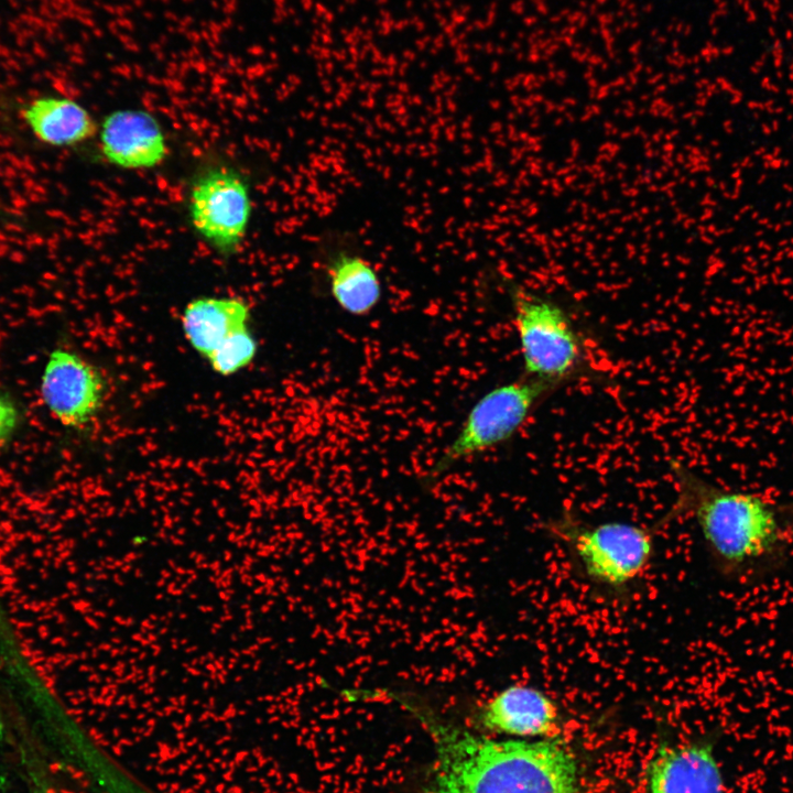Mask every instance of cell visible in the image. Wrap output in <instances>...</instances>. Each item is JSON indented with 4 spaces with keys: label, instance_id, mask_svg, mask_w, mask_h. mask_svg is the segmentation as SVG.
Returning a JSON list of instances; mask_svg holds the SVG:
<instances>
[{
    "label": "cell",
    "instance_id": "cell-1",
    "mask_svg": "<svg viewBox=\"0 0 793 793\" xmlns=\"http://www.w3.org/2000/svg\"><path fill=\"white\" fill-rule=\"evenodd\" d=\"M387 695L430 736L433 761L427 793H578V764L563 742L492 739L449 720L416 697Z\"/></svg>",
    "mask_w": 793,
    "mask_h": 793
},
{
    "label": "cell",
    "instance_id": "cell-2",
    "mask_svg": "<svg viewBox=\"0 0 793 793\" xmlns=\"http://www.w3.org/2000/svg\"><path fill=\"white\" fill-rule=\"evenodd\" d=\"M676 496L660 525L693 518L715 560L736 569L773 552L782 540L774 504L760 495L719 487L691 469L673 466Z\"/></svg>",
    "mask_w": 793,
    "mask_h": 793
},
{
    "label": "cell",
    "instance_id": "cell-3",
    "mask_svg": "<svg viewBox=\"0 0 793 793\" xmlns=\"http://www.w3.org/2000/svg\"><path fill=\"white\" fill-rule=\"evenodd\" d=\"M524 376L556 387L572 379L585 363L586 347L566 309L552 298L511 289Z\"/></svg>",
    "mask_w": 793,
    "mask_h": 793
},
{
    "label": "cell",
    "instance_id": "cell-4",
    "mask_svg": "<svg viewBox=\"0 0 793 793\" xmlns=\"http://www.w3.org/2000/svg\"><path fill=\"white\" fill-rule=\"evenodd\" d=\"M547 528L567 546L588 579L609 588H623L638 579L653 557V532L642 525L622 521L589 524L563 515Z\"/></svg>",
    "mask_w": 793,
    "mask_h": 793
},
{
    "label": "cell",
    "instance_id": "cell-5",
    "mask_svg": "<svg viewBox=\"0 0 793 793\" xmlns=\"http://www.w3.org/2000/svg\"><path fill=\"white\" fill-rule=\"evenodd\" d=\"M556 388L524 376L486 392L470 408L456 436L433 464L430 477H438L457 463L508 442Z\"/></svg>",
    "mask_w": 793,
    "mask_h": 793
},
{
    "label": "cell",
    "instance_id": "cell-6",
    "mask_svg": "<svg viewBox=\"0 0 793 793\" xmlns=\"http://www.w3.org/2000/svg\"><path fill=\"white\" fill-rule=\"evenodd\" d=\"M252 204L243 176L228 166H210L195 180L188 196V216L195 231L221 254L240 247Z\"/></svg>",
    "mask_w": 793,
    "mask_h": 793
},
{
    "label": "cell",
    "instance_id": "cell-7",
    "mask_svg": "<svg viewBox=\"0 0 793 793\" xmlns=\"http://www.w3.org/2000/svg\"><path fill=\"white\" fill-rule=\"evenodd\" d=\"M104 372L79 354L54 349L41 379L44 404L63 425L80 428L102 410L108 395Z\"/></svg>",
    "mask_w": 793,
    "mask_h": 793
},
{
    "label": "cell",
    "instance_id": "cell-8",
    "mask_svg": "<svg viewBox=\"0 0 793 793\" xmlns=\"http://www.w3.org/2000/svg\"><path fill=\"white\" fill-rule=\"evenodd\" d=\"M99 139L107 162L124 170L153 169L170 151L159 120L140 109L110 112L101 122Z\"/></svg>",
    "mask_w": 793,
    "mask_h": 793
},
{
    "label": "cell",
    "instance_id": "cell-9",
    "mask_svg": "<svg viewBox=\"0 0 793 793\" xmlns=\"http://www.w3.org/2000/svg\"><path fill=\"white\" fill-rule=\"evenodd\" d=\"M647 793H726L725 779L709 740L665 747L651 760Z\"/></svg>",
    "mask_w": 793,
    "mask_h": 793
},
{
    "label": "cell",
    "instance_id": "cell-10",
    "mask_svg": "<svg viewBox=\"0 0 793 793\" xmlns=\"http://www.w3.org/2000/svg\"><path fill=\"white\" fill-rule=\"evenodd\" d=\"M558 720L555 700L528 684L507 686L482 704L477 714L481 728L521 738L548 736L557 729Z\"/></svg>",
    "mask_w": 793,
    "mask_h": 793
},
{
    "label": "cell",
    "instance_id": "cell-11",
    "mask_svg": "<svg viewBox=\"0 0 793 793\" xmlns=\"http://www.w3.org/2000/svg\"><path fill=\"white\" fill-rule=\"evenodd\" d=\"M249 304L237 296H202L185 306L182 328L189 345L205 359L233 334L249 328Z\"/></svg>",
    "mask_w": 793,
    "mask_h": 793
},
{
    "label": "cell",
    "instance_id": "cell-12",
    "mask_svg": "<svg viewBox=\"0 0 793 793\" xmlns=\"http://www.w3.org/2000/svg\"><path fill=\"white\" fill-rule=\"evenodd\" d=\"M329 292L347 314L366 316L382 297V283L374 267L348 250L330 254L326 262Z\"/></svg>",
    "mask_w": 793,
    "mask_h": 793
},
{
    "label": "cell",
    "instance_id": "cell-13",
    "mask_svg": "<svg viewBox=\"0 0 793 793\" xmlns=\"http://www.w3.org/2000/svg\"><path fill=\"white\" fill-rule=\"evenodd\" d=\"M23 118L41 141L55 146L83 142L97 131L90 113L68 98L34 99L24 108Z\"/></svg>",
    "mask_w": 793,
    "mask_h": 793
},
{
    "label": "cell",
    "instance_id": "cell-14",
    "mask_svg": "<svg viewBox=\"0 0 793 793\" xmlns=\"http://www.w3.org/2000/svg\"><path fill=\"white\" fill-rule=\"evenodd\" d=\"M257 351L258 343L247 328L226 339L206 359L216 373L228 377L248 367Z\"/></svg>",
    "mask_w": 793,
    "mask_h": 793
},
{
    "label": "cell",
    "instance_id": "cell-15",
    "mask_svg": "<svg viewBox=\"0 0 793 793\" xmlns=\"http://www.w3.org/2000/svg\"><path fill=\"white\" fill-rule=\"evenodd\" d=\"M18 410L9 395L0 390V445L14 432L18 424Z\"/></svg>",
    "mask_w": 793,
    "mask_h": 793
}]
</instances>
